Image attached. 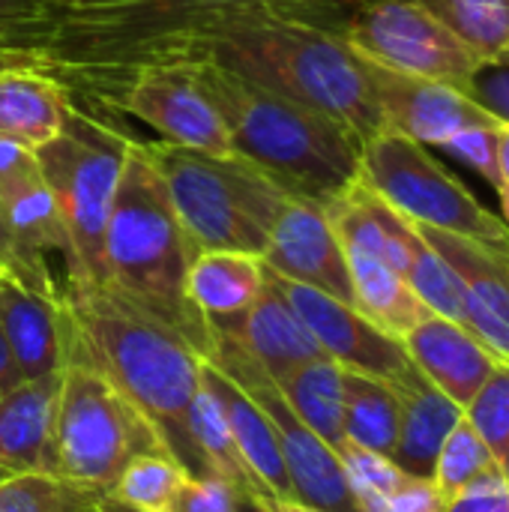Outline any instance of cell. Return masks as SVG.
Segmentation results:
<instances>
[{
    "label": "cell",
    "instance_id": "681fc988",
    "mask_svg": "<svg viewBox=\"0 0 509 512\" xmlns=\"http://www.w3.org/2000/svg\"><path fill=\"white\" fill-rule=\"evenodd\" d=\"M99 512H144V510H135V507H126V504H120V501H114L111 495H105V498L99 501Z\"/></svg>",
    "mask_w": 509,
    "mask_h": 512
},
{
    "label": "cell",
    "instance_id": "4dcf8cb0",
    "mask_svg": "<svg viewBox=\"0 0 509 512\" xmlns=\"http://www.w3.org/2000/svg\"><path fill=\"white\" fill-rule=\"evenodd\" d=\"M399 438V399L390 381L345 369V441L393 456Z\"/></svg>",
    "mask_w": 509,
    "mask_h": 512
},
{
    "label": "cell",
    "instance_id": "ee69618b",
    "mask_svg": "<svg viewBox=\"0 0 509 512\" xmlns=\"http://www.w3.org/2000/svg\"><path fill=\"white\" fill-rule=\"evenodd\" d=\"M24 378H21V372H18V366H15V357H12V351H9V345H6V336H3V330H0V396H6L12 387H18Z\"/></svg>",
    "mask_w": 509,
    "mask_h": 512
},
{
    "label": "cell",
    "instance_id": "bcb514c9",
    "mask_svg": "<svg viewBox=\"0 0 509 512\" xmlns=\"http://www.w3.org/2000/svg\"><path fill=\"white\" fill-rule=\"evenodd\" d=\"M261 501L267 504L270 512H327L318 510V507H309V504H300L294 498H261Z\"/></svg>",
    "mask_w": 509,
    "mask_h": 512
},
{
    "label": "cell",
    "instance_id": "7402d4cb",
    "mask_svg": "<svg viewBox=\"0 0 509 512\" xmlns=\"http://www.w3.org/2000/svg\"><path fill=\"white\" fill-rule=\"evenodd\" d=\"M60 372L27 378L0 396V471H51Z\"/></svg>",
    "mask_w": 509,
    "mask_h": 512
},
{
    "label": "cell",
    "instance_id": "74e56055",
    "mask_svg": "<svg viewBox=\"0 0 509 512\" xmlns=\"http://www.w3.org/2000/svg\"><path fill=\"white\" fill-rule=\"evenodd\" d=\"M336 453L342 459V468H345V477H348L354 501H366V498L384 495V492L396 489L405 477H411L390 456L372 453V450L357 447L351 441L336 447Z\"/></svg>",
    "mask_w": 509,
    "mask_h": 512
},
{
    "label": "cell",
    "instance_id": "30bf717a",
    "mask_svg": "<svg viewBox=\"0 0 509 512\" xmlns=\"http://www.w3.org/2000/svg\"><path fill=\"white\" fill-rule=\"evenodd\" d=\"M207 363L222 369L237 387H243L270 420L291 477L294 501L327 512H357L339 453L297 417V411L282 396L276 378L264 366H258L234 339L216 333Z\"/></svg>",
    "mask_w": 509,
    "mask_h": 512
},
{
    "label": "cell",
    "instance_id": "2e32d148",
    "mask_svg": "<svg viewBox=\"0 0 509 512\" xmlns=\"http://www.w3.org/2000/svg\"><path fill=\"white\" fill-rule=\"evenodd\" d=\"M261 261L270 273L288 282L309 285L354 306L345 246L339 243L336 228L318 201L288 198L267 237Z\"/></svg>",
    "mask_w": 509,
    "mask_h": 512
},
{
    "label": "cell",
    "instance_id": "5bb4252c",
    "mask_svg": "<svg viewBox=\"0 0 509 512\" xmlns=\"http://www.w3.org/2000/svg\"><path fill=\"white\" fill-rule=\"evenodd\" d=\"M366 60V57H363ZM369 84L384 120V129L402 132L423 147H444L453 135L477 126L495 129L501 120L489 114L465 90L444 81L396 72L366 60Z\"/></svg>",
    "mask_w": 509,
    "mask_h": 512
},
{
    "label": "cell",
    "instance_id": "d6986e66",
    "mask_svg": "<svg viewBox=\"0 0 509 512\" xmlns=\"http://www.w3.org/2000/svg\"><path fill=\"white\" fill-rule=\"evenodd\" d=\"M213 333L234 339L273 378H282L291 369H297L315 357H324L321 345L315 342V336L309 333L303 318L294 312L288 297L273 282L270 270H267L258 300L249 306V312H243L231 324L213 327Z\"/></svg>",
    "mask_w": 509,
    "mask_h": 512
},
{
    "label": "cell",
    "instance_id": "7a4b0ae2",
    "mask_svg": "<svg viewBox=\"0 0 509 512\" xmlns=\"http://www.w3.org/2000/svg\"><path fill=\"white\" fill-rule=\"evenodd\" d=\"M60 303L66 351L93 363L147 417L165 450L192 477H207L186 426L204 357L180 333L108 288L69 285Z\"/></svg>",
    "mask_w": 509,
    "mask_h": 512
},
{
    "label": "cell",
    "instance_id": "7c38bea8",
    "mask_svg": "<svg viewBox=\"0 0 509 512\" xmlns=\"http://www.w3.org/2000/svg\"><path fill=\"white\" fill-rule=\"evenodd\" d=\"M0 222L15 249V273L60 297L75 279V252L60 207L39 171L36 150L0 138Z\"/></svg>",
    "mask_w": 509,
    "mask_h": 512
},
{
    "label": "cell",
    "instance_id": "ab89813d",
    "mask_svg": "<svg viewBox=\"0 0 509 512\" xmlns=\"http://www.w3.org/2000/svg\"><path fill=\"white\" fill-rule=\"evenodd\" d=\"M495 129H489V126L465 129V132L453 135L444 144V150L453 153L468 168H474L480 177H486L498 189L501 186V174H498V141H495Z\"/></svg>",
    "mask_w": 509,
    "mask_h": 512
},
{
    "label": "cell",
    "instance_id": "8fae6325",
    "mask_svg": "<svg viewBox=\"0 0 509 512\" xmlns=\"http://www.w3.org/2000/svg\"><path fill=\"white\" fill-rule=\"evenodd\" d=\"M339 33L369 63L471 90L480 66L456 36L417 0H366L351 9Z\"/></svg>",
    "mask_w": 509,
    "mask_h": 512
},
{
    "label": "cell",
    "instance_id": "7dc6e473",
    "mask_svg": "<svg viewBox=\"0 0 509 512\" xmlns=\"http://www.w3.org/2000/svg\"><path fill=\"white\" fill-rule=\"evenodd\" d=\"M12 267H15V249H12L6 225L0 222V270H12Z\"/></svg>",
    "mask_w": 509,
    "mask_h": 512
},
{
    "label": "cell",
    "instance_id": "603a6c76",
    "mask_svg": "<svg viewBox=\"0 0 509 512\" xmlns=\"http://www.w3.org/2000/svg\"><path fill=\"white\" fill-rule=\"evenodd\" d=\"M324 210L336 228L339 243L348 252L372 255V258L390 264L396 273H402V276L408 273L417 231L405 216H399L369 186H363L357 180L339 198L324 204Z\"/></svg>",
    "mask_w": 509,
    "mask_h": 512
},
{
    "label": "cell",
    "instance_id": "836d02e7",
    "mask_svg": "<svg viewBox=\"0 0 509 512\" xmlns=\"http://www.w3.org/2000/svg\"><path fill=\"white\" fill-rule=\"evenodd\" d=\"M51 0H0V63H30L57 27Z\"/></svg>",
    "mask_w": 509,
    "mask_h": 512
},
{
    "label": "cell",
    "instance_id": "ffe728a7",
    "mask_svg": "<svg viewBox=\"0 0 509 512\" xmlns=\"http://www.w3.org/2000/svg\"><path fill=\"white\" fill-rule=\"evenodd\" d=\"M411 363L444 390L459 408H468L477 390L501 363L468 327L429 315L402 339Z\"/></svg>",
    "mask_w": 509,
    "mask_h": 512
},
{
    "label": "cell",
    "instance_id": "b9f144b4",
    "mask_svg": "<svg viewBox=\"0 0 509 512\" xmlns=\"http://www.w3.org/2000/svg\"><path fill=\"white\" fill-rule=\"evenodd\" d=\"M447 512H509V486L501 468H489L459 495H453Z\"/></svg>",
    "mask_w": 509,
    "mask_h": 512
},
{
    "label": "cell",
    "instance_id": "cb8c5ba5",
    "mask_svg": "<svg viewBox=\"0 0 509 512\" xmlns=\"http://www.w3.org/2000/svg\"><path fill=\"white\" fill-rule=\"evenodd\" d=\"M72 102L57 78L27 63H0V138L39 150L60 135Z\"/></svg>",
    "mask_w": 509,
    "mask_h": 512
},
{
    "label": "cell",
    "instance_id": "4316f807",
    "mask_svg": "<svg viewBox=\"0 0 509 512\" xmlns=\"http://www.w3.org/2000/svg\"><path fill=\"white\" fill-rule=\"evenodd\" d=\"M345 258L354 288V309L387 336L402 342L417 324H423L432 315L426 303L414 294L408 279L396 273L390 264L348 249Z\"/></svg>",
    "mask_w": 509,
    "mask_h": 512
},
{
    "label": "cell",
    "instance_id": "484cf974",
    "mask_svg": "<svg viewBox=\"0 0 509 512\" xmlns=\"http://www.w3.org/2000/svg\"><path fill=\"white\" fill-rule=\"evenodd\" d=\"M264 279L267 267L258 255L228 249L198 252L186 276V294L213 330L249 312L264 288Z\"/></svg>",
    "mask_w": 509,
    "mask_h": 512
},
{
    "label": "cell",
    "instance_id": "ba28073f",
    "mask_svg": "<svg viewBox=\"0 0 509 512\" xmlns=\"http://www.w3.org/2000/svg\"><path fill=\"white\" fill-rule=\"evenodd\" d=\"M144 453H168L147 417L93 363L66 351L51 474L108 492L123 468Z\"/></svg>",
    "mask_w": 509,
    "mask_h": 512
},
{
    "label": "cell",
    "instance_id": "d6a6232c",
    "mask_svg": "<svg viewBox=\"0 0 509 512\" xmlns=\"http://www.w3.org/2000/svg\"><path fill=\"white\" fill-rule=\"evenodd\" d=\"M189 477L192 474L174 456L144 453L123 468V474L114 480L108 495L135 510L171 512Z\"/></svg>",
    "mask_w": 509,
    "mask_h": 512
},
{
    "label": "cell",
    "instance_id": "c3c4849f",
    "mask_svg": "<svg viewBox=\"0 0 509 512\" xmlns=\"http://www.w3.org/2000/svg\"><path fill=\"white\" fill-rule=\"evenodd\" d=\"M237 512H270V510H267V504H264L258 495H246V492H240V504H237Z\"/></svg>",
    "mask_w": 509,
    "mask_h": 512
},
{
    "label": "cell",
    "instance_id": "e0dca14e",
    "mask_svg": "<svg viewBox=\"0 0 509 512\" xmlns=\"http://www.w3.org/2000/svg\"><path fill=\"white\" fill-rule=\"evenodd\" d=\"M414 228L456 273L462 285L465 327L501 363H509V255L438 228Z\"/></svg>",
    "mask_w": 509,
    "mask_h": 512
},
{
    "label": "cell",
    "instance_id": "4fadbf2b",
    "mask_svg": "<svg viewBox=\"0 0 509 512\" xmlns=\"http://www.w3.org/2000/svg\"><path fill=\"white\" fill-rule=\"evenodd\" d=\"M105 108L147 123L168 144L213 156L237 153L219 105L207 93L198 69L186 60L147 63L135 69L114 90Z\"/></svg>",
    "mask_w": 509,
    "mask_h": 512
},
{
    "label": "cell",
    "instance_id": "277c9868",
    "mask_svg": "<svg viewBox=\"0 0 509 512\" xmlns=\"http://www.w3.org/2000/svg\"><path fill=\"white\" fill-rule=\"evenodd\" d=\"M195 255L156 165L141 138H132L105 231V288L180 333L207 360L213 330L186 294Z\"/></svg>",
    "mask_w": 509,
    "mask_h": 512
},
{
    "label": "cell",
    "instance_id": "1f68e13d",
    "mask_svg": "<svg viewBox=\"0 0 509 512\" xmlns=\"http://www.w3.org/2000/svg\"><path fill=\"white\" fill-rule=\"evenodd\" d=\"M108 492L51 471H0V512H99Z\"/></svg>",
    "mask_w": 509,
    "mask_h": 512
},
{
    "label": "cell",
    "instance_id": "60d3db41",
    "mask_svg": "<svg viewBox=\"0 0 509 512\" xmlns=\"http://www.w3.org/2000/svg\"><path fill=\"white\" fill-rule=\"evenodd\" d=\"M240 492L219 477H189L171 512H237Z\"/></svg>",
    "mask_w": 509,
    "mask_h": 512
},
{
    "label": "cell",
    "instance_id": "816d5d0a",
    "mask_svg": "<svg viewBox=\"0 0 509 512\" xmlns=\"http://www.w3.org/2000/svg\"><path fill=\"white\" fill-rule=\"evenodd\" d=\"M501 474H504V480H507V486H509V453H507V459L501 462Z\"/></svg>",
    "mask_w": 509,
    "mask_h": 512
},
{
    "label": "cell",
    "instance_id": "6da1fadb",
    "mask_svg": "<svg viewBox=\"0 0 509 512\" xmlns=\"http://www.w3.org/2000/svg\"><path fill=\"white\" fill-rule=\"evenodd\" d=\"M207 60L345 123L363 141L384 129L366 60L339 27L279 9L216 12L159 42L141 63ZM138 66V69H141Z\"/></svg>",
    "mask_w": 509,
    "mask_h": 512
},
{
    "label": "cell",
    "instance_id": "f35d334b",
    "mask_svg": "<svg viewBox=\"0 0 509 512\" xmlns=\"http://www.w3.org/2000/svg\"><path fill=\"white\" fill-rule=\"evenodd\" d=\"M450 498L423 477H405L396 489L357 501V512H447Z\"/></svg>",
    "mask_w": 509,
    "mask_h": 512
},
{
    "label": "cell",
    "instance_id": "e575fe53",
    "mask_svg": "<svg viewBox=\"0 0 509 512\" xmlns=\"http://www.w3.org/2000/svg\"><path fill=\"white\" fill-rule=\"evenodd\" d=\"M417 231V228H414ZM408 285L414 288V294L426 303V309L438 318L456 321L465 327V303H462V285L456 279V273L450 270V264L417 234L414 252H411V264L405 273Z\"/></svg>",
    "mask_w": 509,
    "mask_h": 512
},
{
    "label": "cell",
    "instance_id": "83f0119b",
    "mask_svg": "<svg viewBox=\"0 0 509 512\" xmlns=\"http://www.w3.org/2000/svg\"><path fill=\"white\" fill-rule=\"evenodd\" d=\"M297 417L333 450L345 444V366L333 357H315L276 378Z\"/></svg>",
    "mask_w": 509,
    "mask_h": 512
},
{
    "label": "cell",
    "instance_id": "44dd1931",
    "mask_svg": "<svg viewBox=\"0 0 509 512\" xmlns=\"http://www.w3.org/2000/svg\"><path fill=\"white\" fill-rule=\"evenodd\" d=\"M390 384L399 399V438L390 459L405 474L432 480L441 444L465 417V408H459L444 390H438L417 366H411L402 378Z\"/></svg>",
    "mask_w": 509,
    "mask_h": 512
},
{
    "label": "cell",
    "instance_id": "8992f818",
    "mask_svg": "<svg viewBox=\"0 0 509 512\" xmlns=\"http://www.w3.org/2000/svg\"><path fill=\"white\" fill-rule=\"evenodd\" d=\"M195 252L258 255L288 204V192L240 153L213 156L168 141H141Z\"/></svg>",
    "mask_w": 509,
    "mask_h": 512
},
{
    "label": "cell",
    "instance_id": "3957f363",
    "mask_svg": "<svg viewBox=\"0 0 509 512\" xmlns=\"http://www.w3.org/2000/svg\"><path fill=\"white\" fill-rule=\"evenodd\" d=\"M57 27L27 63L57 78L72 99L102 105L150 57V51L216 12L279 9L321 18L366 0H51Z\"/></svg>",
    "mask_w": 509,
    "mask_h": 512
},
{
    "label": "cell",
    "instance_id": "7bdbcfd3",
    "mask_svg": "<svg viewBox=\"0 0 509 512\" xmlns=\"http://www.w3.org/2000/svg\"><path fill=\"white\" fill-rule=\"evenodd\" d=\"M468 96L477 99L501 123H509V66L480 69L471 90H468Z\"/></svg>",
    "mask_w": 509,
    "mask_h": 512
},
{
    "label": "cell",
    "instance_id": "f6af8a7d",
    "mask_svg": "<svg viewBox=\"0 0 509 512\" xmlns=\"http://www.w3.org/2000/svg\"><path fill=\"white\" fill-rule=\"evenodd\" d=\"M495 141H498V174H501V186L509 189V123H498Z\"/></svg>",
    "mask_w": 509,
    "mask_h": 512
},
{
    "label": "cell",
    "instance_id": "d590c367",
    "mask_svg": "<svg viewBox=\"0 0 509 512\" xmlns=\"http://www.w3.org/2000/svg\"><path fill=\"white\" fill-rule=\"evenodd\" d=\"M495 456L489 453V447L483 444V438L477 435V429L468 423V417H462L453 432L447 435V441L441 444V453L435 459V471H432V483L447 495H459L468 483H474L480 474H486L489 468H495ZM501 468V465H498Z\"/></svg>",
    "mask_w": 509,
    "mask_h": 512
},
{
    "label": "cell",
    "instance_id": "d4e9b609",
    "mask_svg": "<svg viewBox=\"0 0 509 512\" xmlns=\"http://www.w3.org/2000/svg\"><path fill=\"white\" fill-rule=\"evenodd\" d=\"M204 378L225 408L237 450H240L261 498H291V477H288V468H285V459L279 450V438H276L270 420L264 417V411L252 402V396L243 387H237L222 369L210 366L207 360H204Z\"/></svg>",
    "mask_w": 509,
    "mask_h": 512
},
{
    "label": "cell",
    "instance_id": "f546056e",
    "mask_svg": "<svg viewBox=\"0 0 509 512\" xmlns=\"http://www.w3.org/2000/svg\"><path fill=\"white\" fill-rule=\"evenodd\" d=\"M477 60L480 69L509 66V0H417Z\"/></svg>",
    "mask_w": 509,
    "mask_h": 512
},
{
    "label": "cell",
    "instance_id": "52a82bcc",
    "mask_svg": "<svg viewBox=\"0 0 509 512\" xmlns=\"http://www.w3.org/2000/svg\"><path fill=\"white\" fill-rule=\"evenodd\" d=\"M129 144L132 135L117 123L72 102L60 135L36 150L75 252V279L69 285L105 288V231Z\"/></svg>",
    "mask_w": 509,
    "mask_h": 512
},
{
    "label": "cell",
    "instance_id": "8d00e7d4",
    "mask_svg": "<svg viewBox=\"0 0 509 512\" xmlns=\"http://www.w3.org/2000/svg\"><path fill=\"white\" fill-rule=\"evenodd\" d=\"M465 417L501 465L509 453V363L495 366V372L465 408Z\"/></svg>",
    "mask_w": 509,
    "mask_h": 512
},
{
    "label": "cell",
    "instance_id": "9c48e42d",
    "mask_svg": "<svg viewBox=\"0 0 509 512\" xmlns=\"http://www.w3.org/2000/svg\"><path fill=\"white\" fill-rule=\"evenodd\" d=\"M360 183L414 225L468 237L509 255V228L486 210L438 159L414 138L381 129L363 141Z\"/></svg>",
    "mask_w": 509,
    "mask_h": 512
},
{
    "label": "cell",
    "instance_id": "f907efd6",
    "mask_svg": "<svg viewBox=\"0 0 509 512\" xmlns=\"http://www.w3.org/2000/svg\"><path fill=\"white\" fill-rule=\"evenodd\" d=\"M498 198H501V213H504V222H507V228H509V189L507 186H501V189H498Z\"/></svg>",
    "mask_w": 509,
    "mask_h": 512
},
{
    "label": "cell",
    "instance_id": "9a60e30c",
    "mask_svg": "<svg viewBox=\"0 0 509 512\" xmlns=\"http://www.w3.org/2000/svg\"><path fill=\"white\" fill-rule=\"evenodd\" d=\"M279 291L288 297L294 312L303 318L315 342L327 357L342 363L345 369L375 375L381 381H396L402 378L414 363L405 351V345L384 330H378L369 318H363L354 306L315 291L309 285L288 282L276 273H270Z\"/></svg>",
    "mask_w": 509,
    "mask_h": 512
},
{
    "label": "cell",
    "instance_id": "ac0fdd59",
    "mask_svg": "<svg viewBox=\"0 0 509 512\" xmlns=\"http://www.w3.org/2000/svg\"><path fill=\"white\" fill-rule=\"evenodd\" d=\"M0 330L21 378L60 372L66 363V318L60 297L0 270Z\"/></svg>",
    "mask_w": 509,
    "mask_h": 512
},
{
    "label": "cell",
    "instance_id": "5b68a950",
    "mask_svg": "<svg viewBox=\"0 0 509 512\" xmlns=\"http://www.w3.org/2000/svg\"><path fill=\"white\" fill-rule=\"evenodd\" d=\"M219 105L234 150L276 180L291 198L330 204L360 180L363 138L303 102L258 87L237 72L186 60Z\"/></svg>",
    "mask_w": 509,
    "mask_h": 512
},
{
    "label": "cell",
    "instance_id": "f1b7e54d",
    "mask_svg": "<svg viewBox=\"0 0 509 512\" xmlns=\"http://www.w3.org/2000/svg\"><path fill=\"white\" fill-rule=\"evenodd\" d=\"M186 426H189V438H192V447L207 471V477H219L225 483H231L237 492H246V495H258V486L237 450V441H234V432L228 426V417H225V408L219 402V396L213 393V387L207 384L204 372H201V387L189 405V417H186Z\"/></svg>",
    "mask_w": 509,
    "mask_h": 512
}]
</instances>
